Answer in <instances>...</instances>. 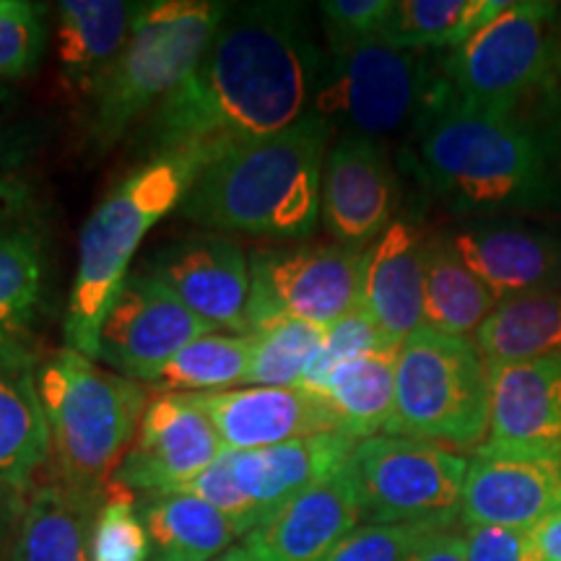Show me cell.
<instances>
[{"mask_svg":"<svg viewBox=\"0 0 561 561\" xmlns=\"http://www.w3.org/2000/svg\"><path fill=\"white\" fill-rule=\"evenodd\" d=\"M26 500H30V489L0 483V561H11Z\"/></svg>","mask_w":561,"mask_h":561,"instance_id":"cell-41","label":"cell"},{"mask_svg":"<svg viewBox=\"0 0 561 561\" xmlns=\"http://www.w3.org/2000/svg\"><path fill=\"white\" fill-rule=\"evenodd\" d=\"M489 367L471 339L421 328L401 343L390 437L471 450L489 437Z\"/></svg>","mask_w":561,"mask_h":561,"instance_id":"cell-7","label":"cell"},{"mask_svg":"<svg viewBox=\"0 0 561 561\" xmlns=\"http://www.w3.org/2000/svg\"><path fill=\"white\" fill-rule=\"evenodd\" d=\"M538 561H561V507L530 530Z\"/></svg>","mask_w":561,"mask_h":561,"instance_id":"cell-44","label":"cell"},{"mask_svg":"<svg viewBox=\"0 0 561 561\" xmlns=\"http://www.w3.org/2000/svg\"><path fill=\"white\" fill-rule=\"evenodd\" d=\"M45 299V242L32 227L0 231V346H30Z\"/></svg>","mask_w":561,"mask_h":561,"instance_id":"cell-32","label":"cell"},{"mask_svg":"<svg viewBox=\"0 0 561 561\" xmlns=\"http://www.w3.org/2000/svg\"><path fill=\"white\" fill-rule=\"evenodd\" d=\"M348 468L369 523L450 530L460 517L468 473L462 455L432 442L377 434L356 442Z\"/></svg>","mask_w":561,"mask_h":561,"instance_id":"cell-9","label":"cell"},{"mask_svg":"<svg viewBox=\"0 0 561 561\" xmlns=\"http://www.w3.org/2000/svg\"><path fill=\"white\" fill-rule=\"evenodd\" d=\"M191 401L210 419L227 453L265 450L312 434L341 432L331 405L301 388H234L191 396Z\"/></svg>","mask_w":561,"mask_h":561,"instance_id":"cell-18","label":"cell"},{"mask_svg":"<svg viewBox=\"0 0 561 561\" xmlns=\"http://www.w3.org/2000/svg\"><path fill=\"white\" fill-rule=\"evenodd\" d=\"M385 346H398V343L385 339L380 328L371 322L369 314L356 307L354 312H348L346 318H341L339 322H333V325L328 328L325 343H322L320 354L314 356V362L310 364V369H307L299 388L322 398V392L328 388V380H331L335 369Z\"/></svg>","mask_w":561,"mask_h":561,"instance_id":"cell-36","label":"cell"},{"mask_svg":"<svg viewBox=\"0 0 561 561\" xmlns=\"http://www.w3.org/2000/svg\"><path fill=\"white\" fill-rule=\"evenodd\" d=\"M26 157L24 136H13V133H0V178H11V170Z\"/></svg>","mask_w":561,"mask_h":561,"instance_id":"cell-45","label":"cell"},{"mask_svg":"<svg viewBox=\"0 0 561 561\" xmlns=\"http://www.w3.org/2000/svg\"><path fill=\"white\" fill-rule=\"evenodd\" d=\"M47 47L42 5L26 0H0V83L37 73Z\"/></svg>","mask_w":561,"mask_h":561,"instance_id":"cell-35","label":"cell"},{"mask_svg":"<svg viewBox=\"0 0 561 561\" xmlns=\"http://www.w3.org/2000/svg\"><path fill=\"white\" fill-rule=\"evenodd\" d=\"M559 73H561V62H559Z\"/></svg>","mask_w":561,"mask_h":561,"instance_id":"cell-48","label":"cell"},{"mask_svg":"<svg viewBox=\"0 0 561 561\" xmlns=\"http://www.w3.org/2000/svg\"><path fill=\"white\" fill-rule=\"evenodd\" d=\"M486 367L561 356V289L500 301L476 331Z\"/></svg>","mask_w":561,"mask_h":561,"instance_id":"cell-28","label":"cell"},{"mask_svg":"<svg viewBox=\"0 0 561 561\" xmlns=\"http://www.w3.org/2000/svg\"><path fill=\"white\" fill-rule=\"evenodd\" d=\"M252 335L248 388H299L325 343L328 328L284 320Z\"/></svg>","mask_w":561,"mask_h":561,"instance_id":"cell-33","label":"cell"},{"mask_svg":"<svg viewBox=\"0 0 561 561\" xmlns=\"http://www.w3.org/2000/svg\"><path fill=\"white\" fill-rule=\"evenodd\" d=\"M144 271L216 333H248L250 261L234 240L221 234L185 237L153 252Z\"/></svg>","mask_w":561,"mask_h":561,"instance_id":"cell-14","label":"cell"},{"mask_svg":"<svg viewBox=\"0 0 561 561\" xmlns=\"http://www.w3.org/2000/svg\"><path fill=\"white\" fill-rule=\"evenodd\" d=\"M224 453L214 424L191 396L151 392L136 442L117 468L112 486L133 494H174Z\"/></svg>","mask_w":561,"mask_h":561,"instance_id":"cell-13","label":"cell"},{"mask_svg":"<svg viewBox=\"0 0 561 561\" xmlns=\"http://www.w3.org/2000/svg\"><path fill=\"white\" fill-rule=\"evenodd\" d=\"M34 377L50 426L53 476L89 494H107L136 442L151 401L149 385L104 369L66 346L37 359Z\"/></svg>","mask_w":561,"mask_h":561,"instance_id":"cell-4","label":"cell"},{"mask_svg":"<svg viewBox=\"0 0 561 561\" xmlns=\"http://www.w3.org/2000/svg\"><path fill=\"white\" fill-rule=\"evenodd\" d=\"M468 561H538L530 530L473 525L462 533Z\"/></svg>","mask_w":561,"mask_h":561,"instance_id":"cell-40","label":"cell"},{"mask_svg":"<svg viewBox=\"0 0 561 561\" xmlns=\"http://www.w3.org/2000/svg\"><path fill=\"white\" fill-rule=\"evenodd\" d=\"M491 421L483 447L561 462V356L489 367Z\"/></svg>","mask_w":561,"mask_h":561,"instance_id":"cell-19","label":"cell"},{"mask_svg":"<svg viewBox=\"0 0 561 561\" xmlns=\"http://www.w3.org/2000/svg\"><path fill=\"white\" fill-rule=\"evenodd\" d=\"M557 5L507 3L489 24L442 58V81L471 107L512 112L549 76L551 19Z\"/></svg>","mask_w":561,"mask_h":561,"instance_id":"cell-10","label":"cell"},{"mask_svg":"<svg viewBox=\"0 0 561 561\" xmlns=\"http://www.w3.org/2000/svg\"><path fill=\"white\" fill-rule=\"evenodd\" d=\"M13 104H16V96H13V89L9 83H0V125L9 121Z\"/></svg>","mask_w":561,"mask_h":561,"instance_id":"cell-46","label":"cell"},{"mask_svg":"<svg viewBox=\"0 0 561 561\" xmlns=\"http://www.w3.org/2000/svg\"><path fill=\"white\" fill-rule=\"evenodd\" d=\"M214 561H248V557H244L242 546H231L227 553H221V557L214 559Z\"/></svg>","mask_w":561,"mask_h":561,"instance_id":"cell-47","label":"cell"},{"mask_svg":"<svg viewBox=\"0 0 561 561\" xmlns=\"http://www.w3.org/2000/svg\"><path fill=\"white\" fill-rule=\"evenodd\" d=\"M174 494L198 496V500L208 502L210 507L224 512V515H227L229 520L240 528L242 538L263 525L261 515H257L255 507H252L248 496L242 494V489L237 486L234 473H231L229 453H224L219 460L210 462V466L198 476V479H193L187 486L174 491Z\"/></svg>","mask_w":561,"mask_h":561,"instance_id":"cell-38","label":"cell"},{"mask_svg":"<svg viewBox=\"0 0 561 561\" xmlns=\"http://www.w3.org/2000/svg\"><path fill=\"white\" fill-rule=\"evenodd\" d=\"M450 240L496 301L561 289V242L523 224L476 221Z\"/></svg>","mask_w":561,"mask_h":561,"instance_id":"cell-21","label":"cell"},{"mask_svg":"<svg viewBox=\"0 0 561 561\" xmlns=\"http://www.w3.org/2000/svg\"><path fill=\"white\" fill-rule=\"evenodd\" d=\"M250 333H208L187 343L149 382L153 396H203L248 385Z\"/></svg>","mask_w":561,"mask_h":561,"instance_id":"cell-31","label":"cell"},{"mask_svg":"<svg viewBox=\"0 0 561 561\" xmlns=\"http://www.w3.org/2000/svg\"><path fill=\"white\" fill-rule=\"evenodd\" d=\"M34 375L30 346H0V483L24 489L50 462V426Z\"/></svg>","mask_w":561,"mask_h":561,"instance_id":"cell-23","label":"cell"},{"mask_svg":"<svg viewBox=\"0 0 561 561\" xmlns=\"http://www.w3.org/2000/svg\"><path fill=\"white\" fill-rule=\"evenodd\" d=\"M496 307L500 301L468 268L450 237H426L424 328L468 339Z\"/></svg>","mask_w":561,"mask_h":561,"instance_id":"cell-27","label":"cell"},{"mask_svg":"<svg viewBox=\"0 0 561 561\" xmlns=\"http://www.w3.org/2000/svg\"><path fill=\"white\" fill-rule=\"evenodd\" d=\"M354 447L356 439L341 432H328L265 450L229 453V462L237 486L265 523L301 491L341 471L351 460Z\"/></svg>","mask_w":561,"mask_h":561,"instance_id":"cell-22","label":"cell"},{"mask_svg":"<svg viewBox=\"0 0 561 561\" xmlns=\"http://www.w3.org/2000/svg\"><path fill=\"white\" fill-rule=\"evenodd\" d=\"M392 0H328L320 3V16L331 47L354 45L380 37L392 13Z\"/></svg>","mask_w":561,"mask_h":561,"instance_id":"cell-39","label":"cell"},{"mask_svg":"<svg viewBox=\"0 0 561 561\" xmlns=\"http://www.w3.org/2000/svg\"><path fill=\"white\" fill-rule=\"evenodd\" d=\"M201 167L182 157H151L91 210L79 240V265L66 310V348L96 359L100 331L130 276L138 244L180 208Z\"/></svg>","mask_w":561,"mask_h":561,"instance_id":"cell-5","label":"cell"},{"mask_svg":"<svg viewBox=\"0 0 561 561\" xmlns=\"http://www.w3.org/2000/svg\"><path fill=\"white\" fill-rule=\"evenodd\" d=\"M151 543L136 494L112 486L104 496L89 541V561H149Z\"/></svg>","mask_w":561,"mask_h":561,"instance_id":"cell-34","label":"cell"},{"mask_svg":"<svg viewBox=\"0 0 561 561\" xmlns=\"http://www.w3.org/2000/svg\"><path fill=\"white\" fill-rule=\"evenodd\" d=\"M138 512L149 533V561H214L242 538L224 512L191 494H144Z\"/></svg>","mask_w":561,"mask_h":561,"instance_id":"cell-26","label":"cell"},{"mask_svg":"<svg viewBox=\"0 0 561 561\" xmlns=\"http://www.w3.org/2000/svg\"><path fill=\"white\" fill-rule=\"evenodd\" d=\"M561 507V462L543 455L479 447L468 460L460 520L466 528L533 530Z\"/></svg>","mask_w":561,"mask_h":561,"instance_id":"cell-15","label":"cell"},{"mask_svg":"<svg viewBox=\"0 0 561 561\" xmlns=\"http://www.w3.org/2000/svg\"><path fill=\"white\" fill-rule=\"evenodd\" d=\"M227 11V3L214 0H151L140 5L128 45L83 100L91 149H112L144 112L159 107L191 79Z\"/></svg>","mask_w":561,"mask_h":561,"instance_id":"cell-6","label":"cell"},{"mask_svg":"<svg viewBox=\"0 0 561 561\" xmlns=\"http://www.w3.org/2000/svg\"><path fill=\"white\" fill-rule=\"evenodd\" d=\"M328 60L301 3L229 5L191 79L153 110L151 149L203 167L291 128L310 115Z\"/></svg>","mask_w":561,"mask_h":561,"instance_id":"cell-1","label":"cell"},{"mask_svg":"<svg viewBox=\"0 0 561 561\" xmlns=\"http://www.w3.org/2000/svg\"><path fill=\"white\" fill-rule=\"evenodd\" d=\"M437 530L432 525L413 523H367L343 538L325 561H409L419 546Z\"/></svg>","mask_w":561,"mask_h":561,"instance_id":"cell-37","label":"cell"},{"mask_svg":"<svg viewBox=\"0 0 561 561\" xmlns=\"http://www.w3.org/2000/svg\"><path fill=\"white\" fill-rule=\"evenodd\" d=\"M107 494H89L55 476L32 486L11 561H89L91 530Z\"/></svg>","mask_w":561,"mask_h":561,"instance_id":"cell-25","label":"cell"},{"mask_svg":"<svg viewBox=\"0 0 561 561\" xmlns=\"http://www.w3.org/2000/svg\"><path fill=\"white\" fill-rule=\"evenodd\" d=\"M504 5L507 0H401L377 39L401 50H455Z\"/></svg>","mask_w":561,"mask_h":561,"instance_id":"cell-30","label":"cell"},{"mask_svg":"<svg viewBox=\"0 0 561 561\" xmlns=\"http://www.w3.org/2000/svg\"><path fill=\"white\" fill-rule=\"evenodd\" d=\"M364 520L348 462L242 538L248 561H325Z\"/></svg>","mask_w":561,"mask_h":561,"instance_id":"cell-17","label":"cell"},{"mask_svg":"<svg viewBox=\"0 0 561 561\" xmlns=\"http://www.w3.org/2000/svg\"><path fill=\"white\" fill-rule=\"evenodd\" d=\"M331 130L310 112L291 128L219 153L195 174L180 214L219 231L276 240L310 237L320 219Z\"/></svg>","mask_w":561,"mask_h":561,"instance_id":"cell-3","label":"cell"},{"mask_svg":"<svg viewBox=\"0 0 561 561\" xmlns=\"http://www.w3.org/2000/svg\"><path fill=\"white\" fill-rule=\"evenodd\" d=\"M216 333L151 273H130L100 331L96 359L128 380L149 385L201 335Z\"/></svg>","mask_w":561,"mask_h":561,"instance_id":"cell-12","label":"cell"},{"mask_svg":"<svg viewBox=\"0 0 561 561\" xmlns=\"http://www.w3.org/2000/svg\"><path fill=\"white\" fill-rule=\"evenodd\" d=\"M421 180L462 216L538 208L553 201L541 140L512 112L471 107L439 81L416 121Z\"/></svg>","mask_w":561,"mask_h":561,"instance_id":"cell-2","label":"cell"},{"mask_svg":"<svg viewBox=\"0 0 561 561\" xmlns=\"http://www.w3.org/2000/svg\"><path fill=\"white\" fill-rule=\"evenodd\" d=\"M140 5L144 3H125V0L58 3L55 53H58L62 81L76 96L87 100L91 87L128 45Z\"/></svg>","mask_w":561,"mask_h":561,"instance_id":"cell-24","label":"cell"},{"mask_svg":"<svg viewBox=\"0 0 561 561\" xmlns=\"http://www.w3.org/2000/svg\"><path fill=\"white\" fill-rule=\"evenodd\" d=\"M409 561H468L466 541L453 530H437L419 546Z\"/></svg>","mask_w":561,"mask_h":561,"instance_id":"cell-42","label":"cell"},{"mask_svg":"<svg viewBox=\"0 0 561 561\" xmlns=\"http://www.w3.org/2000/svg\"><path fill=\"white\" fill-rule=\"evenodd\" d=\"M424 250L426 234L405 219L364 248L359 310L398 346L424 328Z\"/></svg>","mask_w":561,"mask_h":561,"instance_id":"cell-20","label":"cell"},{"mask_svg":"<svg viewBox=\"0 0 561 561\" xmlns=\"http://www.w3.org/2000/svg\"><path fill=\"white\" fill-rule=\"evenodd\" d=\"M30 185L13 178H0V231L11 229L13 221L30 208Z\"/></svg>","mask_w":561,"mask_h":561,"instance_id":"cell-43","label":"cell"},{"mask_svg":"<svg viewBox=\"0 0 561 561\" xmlns=\"http://www.w3.org/2000/svg\"><path fill=\"white\" fill-rule=\"evenodd\" d=\"M359 244H297L257 250L250 257L248 333L284 320L331 328L359 307Z\"/></svg>","mask_w":561,"mask_h":561,"instance_id":"cell-11","label":"cell"},{"mask_svg":"<svg viewBox=\"0 0 561 561\" xmlns=\"http://www.w3.org/2000/svg\"><path fill=\"white\" fill-rule=\"evenodd\" d=\"M398 180L382 146L371 138L343 136L328 151L322 170L320 216L341 244L367 248L392 224Z\"/></svg>","mask_w":561,"mask_h":561,"instance_id":"cell-16","label":"cell"},{"mask_svg":"<svg viewBox=\"0 0 561 561\" xmlns=\"http://www.w3.org/2000/svg\"><path fill=\"white\" fill-rule=\"evenodd\" d=\"M401 346H385L343 364L331 375L322 401L346 437L362 442L385 432L396 409V364Z\"/></svg>","mask_w":561,"mask_h":561,"instance_id":"cell-29","label":"cell"},{"mask_svg":"<svg viewBox=\"0 0 561 561\" xmlns=\"http://www.w3.org/2000/svg\"><path fill=\"white\" fill-rule=\"evenodd\" d=\"M439 81L426 53L401 50L377 37L331 47L312 115L346 136L377 140L419 121Z\"/></svg>","mask_w":561,"mask_h":561,"instance_id":"cell-8","label":"cell"}]
</instances>
